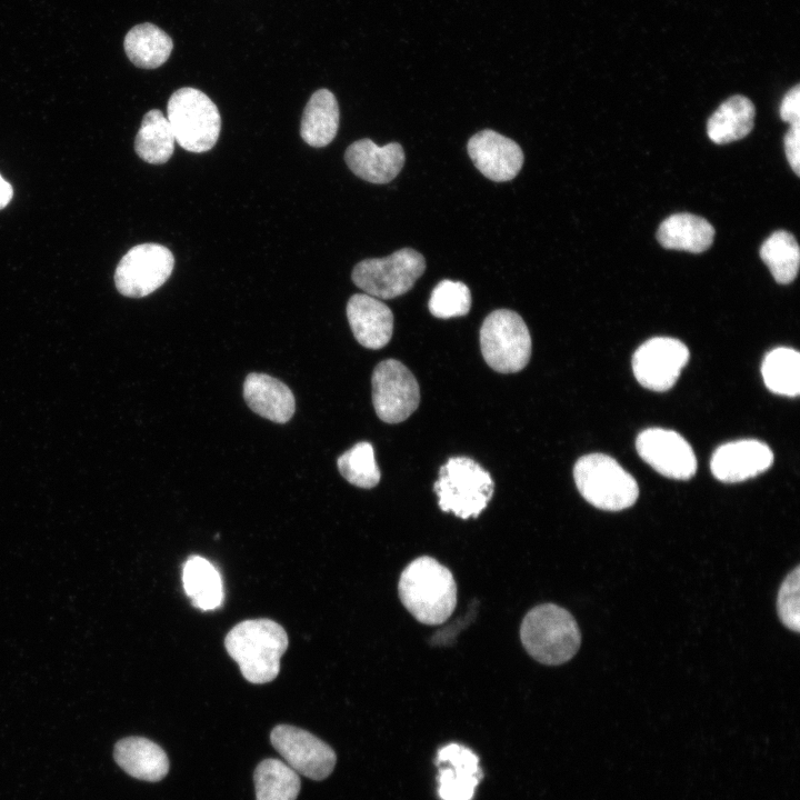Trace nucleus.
I'll use <instances>...</instances> for the list:
<instances>
[{
  "instance_id": "nucleus-31",
  "label": "nucleus",
  "mask_w": 800,
  "mask_h": 800,
  "mask_svg": "<svg viewBox=\"0 0 800 800\" xmlns=\"http://www.w3.org/2000/svg\"><path fill=\"white\" fill-rule=\"evenodd\" d=\"M428 308L440 319L466 316L471 308V292L463 282L442 280L433 288Z\"/></svg>"
},
{
  "instance_id": "nucleus-32",
  "label": "nucleus",
  "mask_w": 800,
  "mask_h": 800,
  "mask_svg": "<svg viewBox=\"0 0 800 800\" xmlns=\"http://www.w3.org/2000/svg\"><path fill=\"white\" fill-rule=\"evenodd\" d=\"M800 567L788 573L780 586L777 598V611L780 621L794 632L800 631Z\"/></svg>"
},
{
  "instance_id": "nucleus-34",
  "label": "nucleus",
  "mask_w": 800,
  "mask_h": 800,
  "mask_svg": "<svg viewBox=\"0 0 800 800\" xmlns=\"http://www.w3.org/2000/svg\"><path fill=\"white\" fill-rule=\"evenodd\" d=\"M780 117L790 124L800 123V86L788 90L780 104Z\"/></svg>"
},
{
  "instance_id": "nucleus-2",
  "label": "nucleus",
  "mask_w": 800,
  "mask_h": 800,
  "mask_svg": "<svg viewBox=\"0 0 800 800\" xmlns=\"http://www.w3.org/2000/svg\"><path fill=\"white\" fill-rule=\"evenodd\" d=\"M224 647L244 679L261 684L277 678L288 636L282 626L270 619L244 620L228 632Z\"/></svg>"
},
{
  "instance_id": "nucleus-22",
  "label": "nucleus",
  "mask_w": 800,
  "mask_h": 800,
  "mask_svg": "<svg viewBox=\"0 0 800 800\" xmlns=\"http://www.w3.org/2000/svg\"><path fill=\"white\" fill-rule=\"evenodd\" d=\"M339 128V106L328 89L317 90L306 104L300 136L309 146L321 148L329 144Z\"/></svg>"
},
{
  "instance_id": "nucleus-15",
  "label": "nucleus",
  "mask_w": 800,
  "mask_h": 800,
  "mask_svg": "<svg viewBox=\"0 0 800 800\" xmlns=\"http://www.w3.org/2000/svg\"><path fill=\"white\" fill-rule=\"evenodd\" d=\"M773 461L771 449L754 439L727 442L713 452L710 468L719 481L734 483L757 477Z\"/></svg>"
},
{
  "instance_id": "nucleus-14",
  "label": "nucleus",
  "mask_w": 800,
  "mask_h": 800,
  "mask_svg": "<svg viewBox=\"0 0 800 800\" xmlns=\"http://www.w3.org/2000/svg\"><path fill=\"white\" fill-rule=\"evenodd\" d=\"M467 150L476 168L496 182L512 180L523 164L520 146L490 129L473 134L468 141Z\"/></svg>"
},
{
  "instance_id": "nucleus-29",
  "label": "nucleus",
  "mask_w": 800,
  "mask_h": 800,
  "mask_svg": "<svg viewBox=\"0 0 800 800\" xmlns=\"http://www.w3.org/2000/svg\"><path fill=\"white\" fill-rule=\"evenodd\" d=\"M759 254L778 283H790L797 277L800 249L790 232L778 230L771 233L761 244Z\"/></svg>"
},
{
  "instance_id": "nucleus-26",
  "label": "nucleus",
  "mask_w": 800,
  "mask_h": 800,
  "mask_svg": "<svg viewBox=\"0 0 800 800\" xmlns=\"http://www.w3.org/2000/svg\"><path fill=\"white\" fill-rule=\"evenodd\" d=\"M174 143L167 117L158 109L147 112L134 141L137 154L148 163L161 164L171 158Z\"/></svg>"
},
{
  "instance_id": "nucleus-25",
  "label": "nucleus",
  "mask_w": 800,
  "mask_h": 800,
  "mask_svg": "<svg viewBox=\"0 0 800 800\" xmlns=\"http://www.w3.org/2000/svg\"><path fill=\"white\" fill-rule=\"evenodd\" d=\"M183 588L192 604L201 610H213L223 601V587L219 571L207 559L191 556L183 566Z\"/></svg>"
},
{
  "instance_id": "nucleus-13",
  "label": "nucleus",
  "mask_w": 800,
  "mask_h": 800,
  "mask_svg": "<svg viewBox=\"0 0 800 800\" xmlns=\"http://www.w3.org/2000/svg\"><path fill=\"white\" fill-rule=\"evenodd\" d=\"M640 458L664 477L688 480L697 471V459L689 442L673 430L650 428L636 440Z\"/></svg>"
},
{
  "instance_id": "nucleus-20",
  "label": "nucleus",
  "mask_w": 800,
  "mask_h": 800,
  "mask_svg": "<svg viewBox=\"0 0 800 800\" xmlns=\"http://www.w3.org/2000/svg\"><path fill=\"white\" fill-rule=\"evenodd\" d=\"M114 760L128 774L144 781H159L169 771L164 750L142 737H128L118 741Z\"/></svg>"
},
{
  "instance_id": "nucleus-27",
  "label": "nucleus",
  "mask_w": 800,
  "mask_h": 800,
  "mask_svg": "<svg viewBox=\"0 0 800 800\" xmlns=\"http://www.w3.org/2000/svg\"><path fill=\"white\" fill-rule=\"evenodd\" d=\"M761 374L773 393L797 397L800 391V354L791 348L779 347L763 359Z\"/></svg>"
},
{
  "instance_id": "nucleus-1",
  "label": "nucleus",
  "mask_w": 800,
  "mask_h": 800,
  "mask_svg": "<svg viewBox=\"0 0 800 800\" xmlns=\"http://www.w3.org/2000/svg\"><path fill=\"white\" fill-rule=\"evenodd\" d=\"M398 591L406 609L423 624L444 622L457 604L451 571L428 556L414 559L403 569Z\"/></svg>"
},
{
  "instance_id": "nucleus-7",
  "label": "nucleus",
  "mask_w": 800,
  "mask_h": 800,
  "mask_svg": "<svg viewBox=\"0 0 800 800\" xmlns=\"http://www.w3.org/2000/svg\"><path fill=\"white\" fill-rule=\"evenodd\" d=\"M531 347L529 329L517 312L499 309L483 320L480 328V348L484 361L494 371H521L530 360Z\"/></svg>"
},
{
  "instance_id": "nucleus-11",
  "label": "nucleus",
  "mask_w": 800,
  "mask_h": 800,
  "mask_svg": "<svg viewBox=\"0 0 800 800\" xmlns=\"http://www.w3.org/2000/svg\"><path fill=\"white\" fill-rule=\"evenodd\" d=\"M273 748L297 773L323 780L334 769L333 749L312 733L289 724H279L270 733Z\"/></svg>"
},
{
  "instance_id": "nucleus-17",
  "label": "nucleus",
  "mask_w": 800,
  "mask_h": 800,
  "mask_svg": "<svg viewBox=\"0 0 800 800\" xmlns=\"http://www.w3.org/2000/svg\"><path fill=\"white\" fill-rule=\"evenodd\" d=\"M404 159L400 143L379 147L370 139L354 141L344 153L346 163L356 176L379 184L393 180L401 171Z\"/></svg>"
},
{
  "instance_id": "nucleus-10",
  "label": "nucleus",
  "mask_w": 800,
  "mask_h": 800,
  "mask_svg": "<svg viewBox=\"0 0 800 800\" xmlns=\"http://www.w3.org/2000/svg\"><path fill=\"white\" fill-rule=\"evenodd\" d=\"M174 266L172 252L158 243H142L131 248L114 272L118 291L130 298L146 297L160 288Z\"/></svg>"
},
{
  "instance_id": "nucleus-28",
  "label": "nucleus",
  "mask_w": 800,
  "mask_h": 800,
  "mask_svg": "<svg viewBox=\"0 0 800 800\" xmlns=\"http://www.w3.org/2000/svg\"><path fill=\"white\" fill-rule=\"evenodd\" d=\"M253 779L257 800H296L301 787L298 773L278 759L261 761Z\"/></svg>"
},
{
  "instance_id": "nucleus-21",
  "label": "nucleus",
  "mask_w": 800,
  "mask_h": 800,
  "mask_svg": "<svg viewBox=\"0 0 800 800\" xmlns=\"http://www.w3.org/2000/svg\"><path fill=\"white\" fill-rule=\"evenodd\" d=\"M714 228L702 217L681 212L664 219L658 228L659 243L671 250L701 253L713 242Z\"/></svg>"
},
{
  "instance_id": "nucleus-19",
  "label": "nucleus",
  "mask_w": 800,
  "mask_h": 800,
  "mask_svg": "<svg viewBox=\"0 0 800 800\" xmlns=\"http://www.w3.org/2000/svg\"><path fill=\"white\" fill-rule=\"evenodd\" d=\"M243 398L253 412L277 423H286L294 413L292 391L280 380L264 373L247 376Z\"/></svg>"
},
{
  "instance_id": "nucleus-16",
  "label": "nucleus",
  "mask_w": 800,
  "mask_h": 800,
  "mask_svg": "<svg viewBox=\"0 0 800 800\" xmlns=\"http://www.w3.org/2000/svg\"><path fill=\"white\" fill-rule=\"evenodd\" d=\"M439 796L442 800H471L482 779L479 758L469 748L450 743L438 751Z\"/></svg>"
},
{
  "instance_id": "nucleus-6",
  "label": "nucleus",
  "mask_w": 800,
  "mask_h": 800,
  "mask_svg": "<svg viewBox=\"0 0 800 800\" xmlns=\"http://www.w3.org/2000/svg\"><path fill=\"white\" fill-rule=\"evenodd\" d=\"M167 119L176 142L190 152H206L218 141L221 117L217 106L202 91L184 87L168 101Z\"/></svg>"
},
{
  "instance_id": "nucleus-24",
  "label": "nucleus",
  "mask_w": 800,
  "mask_h": 800,
  "mask_svg": "<svg viewBox=\"0 0 800 800\" xmlns=\"http://www.w3.org/2000/svg\"><path fill=\"white\" fill-rule=\"evenodd\" d=\"M172 39L152 23L134 26L124 38V51L129 60L142 69H156L170 57Z\"/></svg>"
},
{
  "instance_id": "nucleus-23",
  "label": "nucleus",
  "mask_w": 800,
  "mask_h": 800,
  "mask_svg": "<svg viewBox=\"0 0 800 800\" xmlns=\"http://www.w3.org/2000/svg\"><path fill=\"white\" fill-rule=\"evenodd\" d=\"M754 116V106L749 98L733 96L722 102L708 119V137L717 144L740 140L752 130Z\"/></svg>"
},
{
  "instance_id": "nucleus-5",
  "label": "nucleus",
  "mask_w": 800,
  "mask_h": 800,
  "mask_svg": "<svg viewBox=\"0 0 800 800\" xmlns=\"http://www.w3.org/2000/svg\"><path fill=\"white\" fill-rule=\"evenodd\" d=\"M573 479L583 499L606 511H620L634 504L639 487L613 458L591 453L578 459Z\"/></svg>"
},
{
  "instance_id": "nucleus-33",
  "label": "nucleus",
  "mask_w": 800,
  "mask_h": 800,
  "mask_svg": "<svg viewBox=\"0 0 800 800\" xmlns=\"http://www.w3.org/2000/svg\"><path fill=\"white\" fill-rule=\"evenodd\" d=\"M787 160L797 176H800V123L790 124L783 138Z\"/></svg>"
},
{
  "instance_id": "nucleus-18",
  "label": "nucleus",
  "mask_w": 800,
  "mask_h": 800,
  "mask_svg": "<svg viewBox=\"0 0 800 800\" xmlns=\"http://www.w3.org/2000/svg\"><path fill=\"white\" fill-rule=\"evenodd\" d=\"M347 317L357 341L368 349H380L391 339L393 314L379 299L367 293L353 294L347 303Z\"/></svg>"
},
{
  "instance_id": "nucleus-3",
  "label": "nucleus",
  "mask_w": 800,
  "mask_h": 800,
  "mask_svg": "<svg viewBox=\"0 0 800 800\" xmlns=\"http://www.w3.org/2000/svg\"><path fill=\"white\" fill-rule=\"evenodd\" d=\"M520 639L534 660L548 666L569 661L581 643L576 619L554 603L539 604L524 616Z\"/></svg>"
},
{
  "instance_id": "nucleus-9",
  "label": "nucleus",
  "mask_w": 800,
  "mask_h": 800,
  "mask_svg": "<svg viewBox=\"0 0 800 800\" xmlns=\"http://www.w3.org/2000/svg\"><path fill=\"white\" fill-rule=\"evenodd\" d=\"M371 383L372 403L383 422H402L417 410L419 384L402 362L396 359L379 362L372 372Z\"/></svg>"
},
{
  "instance_id": "nucleus-35",
  "label": "nucleus",
  "mask_w": 800,
  "mask_h": 800,
  "mask_svg": "<svg viewBox=\"0 0 800 800\" xmlns=\"http://www.w3.org/2000/svg\"><path fill=\"white\" fill-rule=\"evenodd\" d=\"M13 189L0 174V210L6 208L12 199Z\"/></svg>"
},
{
  "instance_id": "nucleus-30",
  "label": "nucleus",
  "mask_w": 800,
  "mask_h": 800,
  "mask_svg": "<svg viewBox=\"0 0 800 800\" xmlns=\"http://www.w3.org/2000/svg\"><path fill=\"white\" fill-rule=\"evenodd\" d=\"M341 476L351 484L370 489L380 481V469L377 466L371 443L362 441L343 452L337 460Z\"/></svg>"
},
{
  "instance_id": "nucleus-8",
  "label": "nucleus",
  "mask_w": 800,
  "mask_h": 800,
  "mask_svg": "<svg viewBox=\"0 0 800 800\" xmlns=\"http://www.w3.org/2000/svg\"><path fill=\"white\" fill-rule=\"evenodd\" d=\"M426 270L423 256L412 248L386 258L366 259L352 270V281L377 299H392L408 292Z\"/></svg>"
},
{
  "instance_id": "nucleus-12",
  "label": "nucleus",
  "mask_w": 800,
  "mask_h": 800,
  "mask_svg": "<svg viewBox=\"0 0 800 800\" xmlns=\"http://www.w3.org/2000/svg\"><path fill=\"white\" fill-rule=\"evenodd\" d=\"M689 360V350L678 339L654 337L642 343L632 358L637 381L653 391L673 387Z\"/></svg>"
},
{
  "instance_id": "nucleus-4",
  "label": "nucleus",
  "mask_w": 800,
  "mask_h": 800,
  "mask_svg": "<svg viewBox=\"0 0 800 800\" xmlns=\"http://www.w3.org/2000/svg\"><path fill=\"white\" fill-rule=\"evenodd\" d=\"M494 483L487 470L468 457H452L439 470L434 492L444 512L477 518L492 498Z\"/></svg>"
}]
</instances>
